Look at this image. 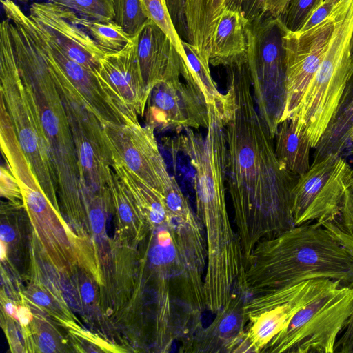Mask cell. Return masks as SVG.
<instances>
[{"instance_id":"8","label":"cell","mask_w":353,"mask_h":353,"mask_svg":"<svg viewBox=\"0 0 353 353\" xmlns=\"http://www.w3.org/2000/svg\"><path fill=\"white\" fill-rule=\"evenodd\" d=\"M69 121L85 195L108 186L112 154L103 128L54 59L46 54Z\"/></svg>"},{"instance_id":"32","label":"cell","mask_w":353,"mask_h":353,"mask_svg":"<svg viewBox=\"0 0 353 353\" xmlns=\"http://www.w3.org/2000/svg\"><path fill=\"white\" fill-rule=\"evenodd\" d=\"M290 0H263V17L270 16L282 18L284 15Z\"/></svg>"},{"instance_id":"34","label":"cell","mask_w":353,"mask_h":353,"mask_svg":"<svg viewBox=\"0 0 353 353\" xmlns=\"http://www.w3.org/2000/svg\"><path fill=\"white\" fill-rule=\"evenodd\" d=\"M39 345L43 352H53L55 350V343L52 337L46 332H43L39 337Z\"/></svg>"},{"instance_id":"21","label":"cell","mask_w":353,"mask_h":353,"mask_svg":"<svg viewBox=\"0 0 353 353\" xmlns=\"http://www.w3.org/2000/svg\"><path fill=\"white\" fill-rule=\"evenodd\" d=\"M274 139L276 156L288 171L299 176L310 169L312 148L305 132L294 120L283 121Z\"/></svg>"},{"instance_id":"42","label":"cell","mask_w":353,"mask_h":353,"mask_svg":"<svg viewBox=\"0 0 353 353\" xmlns=\"http://www.w3.org/2000/svg\"><path fill=\"white\" fill-rule=\"evenodd\" d=\"M345 157L350 158L352 160H353V147L348 148L345 151ZM352 177H353V168H352Z\"/></svg>"},{"instance_id":"6","label":"cell","mask_w":353,"mask_h":353,"mask_svg":"<svg viewBox=\"0 0 353 353\" xmlns=\"http://www.w3.org/2000/svg\"><path fill=\"white\" fill-rule=\"evenodd\" d=\"M353 312V287L330 279L261 353H333Z\"/></svg>"},{"instance_id":"22","label":"cell","mask_w":353,"mask_h":353,"mask_svg":"<svg viewBox=\"0 0 353 353\" xmlns=\"http://www.w3.org/2000/svg\"><path fill=\"white\" fill-rule=\"evenodd\" d=\"M186 63L182 64L181 76L185 81L195 86L204 96L208 104L214 102L221 95L210 70L209 61L199 53L197 49L182 40Z\"/></svg>"},{"instance_id":"44","label":"cell","mask_w":353,"mask_h":353,"mask_svg":"<svg viewBox=\"0 0 353 353\" xmlns=\"http://www.w3.org/2000/svg\"><path fill=\"white\" fill-rule=\"evenodd\" d=\"M13 1H18V2H20V3H26L29 2L31 0H13Z\"/></svg>"},{"instance_id":"18","label":"cell","mask_w":353,"mask_h":353,"mask_svg":"<svg viewBox=\"0 0 353 353\" xmlns=\"http://www.w3.org/2000/svg\"><path fill=\"white\" fill-rule=\"evenodd\" d=\"M138 59L145 84L150 91L157 83L179 79L181 59L175 47L152 21L138 34Z\"/></svg>"},{"instance_id":"41","label":"cell","mask_w":353,"mask_h":353,"mask_svg":"<svg viewBox=\"0 0 353 353\" xmlns=\"http://www.w3.org/2000/svg\"><path fill=\"white\" fill-rule=\"evenodd\" d=\"M5 242L1 241V243H0V258H1V260H3L4 258L6 257V245L4 244Z\"/></svg>"},{"instance_id":"4","label":"cell","mask_w":353,"mask_h":353,"mask_svg":"<svg viewBox=\"0 0 353 353\" xmlns=\"http://www.w3.org/2000/svg\"><path fill=\"white\" fill-rule=\"evenodd\" d=\"M334 28L323 61L290 119L304 130L312 148L335 117L352 74L353 0H339Z\"/></svg>"},{"instance_id":"37","label":"cell","mask_w":353,"mask_h":353,"mask_svg":"<svg viewBox=\"0 0 353 353\" xmlns=\"http://www.w3.org/2000/svg\"><path fill=\"white\" fill-rule=\"evenodd\" d=\"M1 241L6 243L12 241L15 238L13 229L8 225H1L0 229Z\"/></svg>"},{"instance_id":"17","label":"cell","mask_w":353,"mask_h":353,"mask_svg":"<svg viewBox=\"0 0 353 353\" xmlns=\"http://www.w3.org/2000/svg\"><path fill=\"white\" fill-rule=\"evenodd\" d=\"M138 34L132 37L121 50L105 54L97 74L119 102L143 117L150 91L139 62Z\"/></svg>"},{"instance_id":"3","label":"cell","mask_w":353,"mask_h":353,"mask_svg":"<svg viewBox=\"0 0 353 353\" xmlns=\"http://www.w3.org/2000/svg\"><path fill=\"white\" fill-rule=\"evenodd\" d=\"M21 79L37 108L55 172L58 191L67 205L86 201L72 132L59 90L46 56L30 28L20 24L10 29Z\"/></svg>"},{"instance_id":"19","label":"cell","mask_w":353,"mask_h":353,"mask_svg":"<svg viewBox=\"0 0 353 353\" xmlns=\"http://www.w3.org/2000/svg\"><path fill=\"white\" fill-rule=\"evenodd\" d=\"M243 0H186L188 41L209 61L212 37L222 13L242 11Z\"/></svg>"},{"instance_id":"25","label":"cell","mask_w":353,"mask_h":353,"mask_svg":"<svg viewBox=\"0 0 353 353\" xmlns=\"http://www.w3.org/2000/svg\"><path fill=\"white\" fill-rule=\"evenodd\" d=\"M114 21L131 37L152 21L141 0H112Z\"/></svg>"},{"instance_id":"23","label":"cell","mask_w":353,"mask_h":353,"mask_svg":"<svg viewBox=\"0 0 353 353\" xmlns=\"http://www.w3.org/2000/svg\"><path fill=\"white\" fill-rule=\"evenodd\" d=\"M76 21L89 34L104 54L121 50L132 39L114 20L100 21L76 14Z\"/></svg>"},{"instance_id":"20","label":"cell","mask_w":353,"mask_h":353,"mask_svg":"<svg viewBox=\"0 0 353 353\" xmlns=\"http://www.w3.org/2000/svg\"><path fill=\"white\" fill-rule=\"evenodd\" d=\"M248 21L243 11L225 10L214 28L210 64L226 66L246 55Z\"/></svg>"},{"instance_id":"13","label":"cell","mask_w":353,"mask_h":353,"mask_svg":"<svg viewBox=\"0 0 353 353\" xmlns=\"http://www.w3.org/2000/svg\"><path fill=\"white\" fill-rule=\"evenodd\" d=\"M330 279H310L274 290L276 305L248 316L245 336L237 353H261L272 339L287 327L294 314L325 287Z\"/></svg>"},{"instance_id":"1","label":"cell","mask_w":353,"mask_h":353,"mask_svg":"<svg viewBox=\"0 0 353 353\" xmlns=\"http://www.w3.org/2000/svg\"><path fill=\"white\" fill-rule=\"evenodd\" d=\"M225 67L227 188L246 266L259 242L295 226L292 192L299 176L279 161L274 139L255 107L247 57Z\"/></svg>"},{"instance_id":"35","label":"cell","mask_w":353,"mask_h":353,"mask_svg":"<svg viewBox=\"0 0 353 353\" xmlns=\"http://www.w3.org/2000/svg\"><path fill=\"white\" fill-rule=\"evenodd\" d=\"M81 294L83 301L86 303L93 301L95 296L94 288L89 282H85L83 284Z\"/></svg>"},{"instance_id":"10","label":"cell","mask_w":353,"mask_h":353,"mask_svg":"<svg viewBox=\"0 0 353 353\" xmlns=\"http://www.w3.org/2000/svg\"><path fill=\"white\" fill-rule=\"evenodd\" d=\"M337 13L336 2L323 20L310 28L291 31L285 26L283 46L285 54L286 101L281 123L292 119L297 112L323 61Z\"/></svg>"},{"instance_id":"45","label":"cell","mask_w":353,"mask_h":353,"mask_svg":"<svg viewBox=\"0 0 353 353\" xmlns=\"http://www.w3.org/2000/svg\"><path fill=\"white\" fill-rule=\"evenodd\" d=\"M351 353H353V345H352Z\"/></svg>"},{"instance_id":"11","label":"cell","mask_w":353,"mask_h":353,"mask_svg":"<svg viewBox=\"0 0 353 353\" xmlns=\"http://www.w3.org/2000/svg\"><path fill=\"white\" fill-rule=\"evenodd\" d=\"M102 125L112 163L123 165L149 186L163 193L171 185L173 176L170 175L160 152L154 129L139 122Z\"/></svg>"},{"instance_id":"2","label":"cell","mask_w":353,"mask_h":353,"mask_svg":"<svg viewBox=\"0 0 353 353\" xmlns=\"http://www.w3.org/2000/svg\"><path fill=\"white\" fill-rule=\"evenodd\" d=\"M315 279L353 287V257L319 222H308L259 242L247 263L244 285L256 296Z\"/></svg>"},{"instance_id":"14","label":"cell","mask_w":353,"mask_h":353,"mask_svg":"<svg viewBox=\"0 0 353 353\" xmlns=\"http://www.w3.org/2000/svg\"><path fill=\"white\" fill-rule=\"evenodd\" d=\"M35 34L41 46L54 59L102 125H130L139 122L138 114L114 99L97 73L70 59L37 26Z\"/></svg>"},{"instance_id":"16","label":"cell","mask_w":353,"mask_h":353,"mask_svg":"<svg viewBox=\"0 0 353 353\" xmlns=\"http://www.w3.org/2000/svg\"><path fill=\"white\" fill-rule=\"evenodd\" d=\"M249 294L239 282L228 302L215 314L214 320L202 327L185 344L183 353H237L248 323L246 298Z\"/></svg>"},{"instance_id":"28","label":"cell","mask_w":353,"mask_h":353,"mask_svg":"<svg viewBox=\"0 0 353 353\" xmlns=\"http://www.w3.org/2000/svg\"><path fill=\"white\" fill-rule=\"evenodd\" d=\"M323 0H290L281 18L286 28L291 31L301 29L313 11Z\"/></svg>"},{"instance_id":"7","label":"cell","mask_w":353,"mask_h":353,"mask_svg":"<svg viewBox=\"0 0 353 353\" xmlns=\"http://www.w3.org/2000/svg\"><path fill=\"white\" fill-rule=\"evenodd\" d=\"M285 25L281 18L264 16L248 22L247 60L257 110L274 139L285 101Z\"/></svg>"},{"instance_id":"36","label":"cell","mask_w":353,"mask_h":353,"mask_svg":"<svg viewBox=\"0 0 353 353\" xmlns=\"http://www.w3.org/2000/svg\"><path fill=\"white\" fill-rule=\"evenodd\" d=\"M32 319V315L27 307L20 306L17 308V320L21 325H28Z\"/></svg>"},{"instance_id":"33","label":"cell","mask_w":353,"mask_h":353,"mask_svg":"<svg viewBox=\"0 0 353 353\" xmlns=\"http://www.w3.org/2000/svg\"><path fill=\"white\" fill-rule=\"evenodd\" d=\"M263 0H243L242 11L248 22L263 17Z\"/></svg>"},{"instance_id":"31","label":"cell","mask_w":353,"mask_h":353,"mask_svg":"<svg viewBox=\"0 0 353 353\" xmlns=\"http://www.w3.org/2000/svg\"><path fill=\"white\" fill-rule=\"evenodd\" d=\"M353 345V312L345 329L339 337L334 352L351 353Z\"/></svg>"},{"instance_id":"24","label":"cell","mask_w":353,"mask_h":353,"mask_svg":"<svg viewBox=\"0 0 353 353\" xmlns=\"http://www.w3.org/2000/svg\"><path fill=\"white\" fill-rule=\"evenodd\" d=\"M353 257V177L345 190L339 216L321 223Z\"/></svg>"},{"instance_id":"12","label":"cell","mask_w":353,"mask_h":353,"mask_svg":"<svg viewBox=\"0 0 353 353\" xmlns=\"http://www.w3.org/2000/svg\"><path fill=\"white\" fill-rule=\"evenodd\" d=\"M146 125L154 129L208 128V103L193 85L179 79L157 83L150 91L145 110Z\"/></svg>"},{"instance_id":"29","label":"cell","mask_w":353,"mask_h":353,"mask_svg":"<svg viewBox=\"0 0 353 353\" xmlns=\"http://www.w3.org/2000/svg\"><path fill=\"white\" fill-rule=\"evenodd\" d=\"M169 12L180 37L188 41V28L185 17L186 0H166Z\"/></svg>"},{"instance_id":"38","label":"cell","mask_w":353,"mask_h":353,"mask_svg":"<svg viewBox=\"0 0 353 353\" xmlns=\"http://www.w3.org/2000/svg\"><path fill=\"white\" fill-rule=\"evenodd\" d=\"M32 300L41 306H47L50 304V300L48 296L43 292H36L32 295Z\"/></svg>"},{"instance_id":"40","label":"cell","mask_w":353,"mask_h":353,"mask_svg":"<svg viewBox=\"0 0 353 353\" xmlns=\"http://www.w3.org/2000/svg\"><path fill=\"white\" fill-rule=\"evenodd\" d=\"M350 83V87H349V91H350V96L353 101V42H352V74L351 77L350 78V81H348Z\"/></svg>"},{"instance_id":"27","label":"cell","mask_w":353,"mask_h":353,"mask_svg":"<svg viewBox=\"0 0 353 353\" xmlns=\"http://www.w3.org/2000/svg\"><path fill=\"white\" fill-rule=\"evenodd\" d=\"M74 12L81 17L107 21L114 19L112 0H48Z\"/></svg>"},{"instance_id":"30","label":"cell","mask_w":353,"mask_h":353,"mask_svg":"<svg viewBox=\"0 0 353 353\" xmlns=\"http://www.w3.org/2000/svg\"><path fill=\"white\" fill-rule=\"evenodd\" d=\"M1 194L9 199H19L22 196V193L19 184L11 172L8 167L3 165L1 167Z\"/></svg>"},{"instance_id":"9","label":"cell","mask_w":353,"mask_h":353,"mask_svg":"<svg viewBox=\"0 0 353 353\" xmlns=\"http://www.w3.org/2000/svg\"><path fill=\"white\" fill-rule=\"evenodd\" d=\"M352 168L341 153H330L299 176L292 192L294 225L331 222L340 215Z\"/></svg>"},{"instance_id":"39","label":"cell","mask_w":353,"mask_h":353,"mask_svg":"<svg viewBox=\"0 0 353 353\" xmlns=\"http://www.w3.org/2000/svg\"><path fill=\"white\" fill-rule=\"evenodd\" d=\"M5 310L7 314L17 320V308L10 302H7L4 305Z\"/></svg>"},{"instance_id":"15","label":"cell","mask_w":353,"mask_h":353,"mask_svg":"<svg viewBox=\"0 0 353 353\" xmlns=\"http://www.w3.org/2000/svg\"><path fill=\"white\" fill-rule=\"evenodd\" d=\"M76 14L68 8L46 1L32 3L28 16L70 59L97 73L105 54L78 24Z\"/></svg>"},{"instance_id":"5","label":"cell","mask_w":353,"mask_h":353,"mask_svg":"<svg viewBox=\"0 0 353 353\" xmlns=\"http://www.w3.org/2000/svg\"><path fill=\"white\" fill-rule=\"evenodd\" d=\"M0 94L20 145L49 201L56 205L58 185L37 108L23 83L12 44L9 21L0 26Z\"/></svg>"},{"instance_id":"26","label":"cell","mask_w":353,"mask_h":353,"mask_svg":"<svg viewBox=\"0 0 353 353\" xmlns=\"http://www.w3.org/2000/svg\"><path fill=\"white\" fill-rule=\"evenodd\" d=\"M150 19L168 37L176 51L182 63H186L182 40L178 34L168 10L166 0H141Z\"/></svg>"},{"instance_id":"43","label":"cell","mask_w":353,"mask_h":353,"mask_svg":"<svg viewBox=\"0 0 353 353\" xmlns=\"http://www.w3.org/2000/svg\"><path fill=\"white\" fill-rule=\"evenodd\" d=\"M353 147V133L350 135L348 139V148Z\"/></svg>"}]
</instances>
